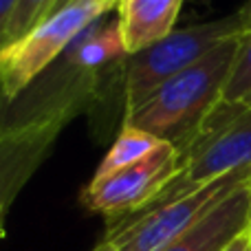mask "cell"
I'll list each match as a JSON object with an SVG mask.
<instances>
[{"label":"cell","instance_id":"1","mask_svg":"<svg viewBox=\"0 0 251 251\" xmlns=\"http://www.w3.org/2000/svg\"><path fill=\"white\" fill-rule=\"evenodd\" d=\"M128 57L119 16L88 26L20 95L0 100V130L69 124L101 100L108 73Z\"/></svg>","mask_w":251,"mask_h":251},{"label":"cell","instance_id":"2","mask_svg":"<svg viewBox=\"0 0 251 251\" xmlns=\"http://www.w3.org/2000/svg\"><path fill=\"white\" fill-rule=\"evenodd\" d=\"M240 40L243 33L216 44L203 60L174 75L150 100L126 115L122 126L146 130L185 152L199 137L205 119L223 101V91L234 69Z\"/></svg>","mask_w":251,"mask_h":251},{"label":"cell","instance_id":"3","mask_svg":"<svg viewBox=\"0 0 251 251\" xmlns=\"http://www.w3.org/2000/svg\"><path fill=\"white\" fill-rule=\"evenodd\" d=\"M238 33H245V26L240 13L236 11L221 20L174 29L168 38L128 55L122 66L124 117L150 100L174 75L203 60L216 44Z\"/></svg>","mask_w":251,"mask_h":251},{"label":"cell","instance_id":"4","mask_svg":"<svg viewBox=\"0 0 251 251\" xmlns=\"http://www.w3.org/2000/svg\"><path fill=\"white\" fill-rule=\"evenodd\" d=\"M122 0H69L35 29L0 51V100L20 95L88 26L119 9Z\"/></svg>","mask_w":251,"mask_h":251},{"label":"cell","instance_id":"5","mask_svg":"<svg viewBox=\"0 0 251 251\" xmlns=\"http://www.w3.org/2000/svg\"><path fill=\"white\" fill-rule=\"evenodd\" d=\"M251 183V168L229 172L178 199L110 221L104 240L117 251H163L234 192Z\"/></svg>","mask_w":251,"mask_h":251},{"label":"cell","instance_id":"6","mask_svg":"<svg viewBox=\"0 0 251 251\" xmlns=\"http://www.w3.org/2000/svg\"><path fill=\"white\" fill-rule=\"evenodd\" d=\"M243 168H251V108L221 101L205 119L199 137L183 152L181 174L146 209L170 203L214 178Z\"/></svg>","mask_w":251,"mask_h":251},{"label":"cell","instance_id":"7","mask_svg":"<svg viewBox=\"0 0 251 251\" xmlns=\"http://www.w3.org/2000/svg\"><path fill=\"white\" fill-rule=\"evenodd\" d=\"M183 152L165 141L152 154L108 176H93L82 194L91 212L104 214L106 223L150 207L156 196L181 174Z\"/></svg>","mask_w":251,"mask_h":251},{"label":"cell","instance_id":"8","mask_svg":"<svg viewBox=\"0 0 251 251\" xmlns=\"http://www.w3.org/2000/svg\"><path fill=\"white\" fill-rule=\"evenodd\" d=\"M64 124L0 130V221L7 218L20 190L49 156Z\"/></svg>","mask_w":251,"mask_h":251},{"label":"cell","instance_id":"9","mask_svg":"<svg viewBox=\"0 0 251 251\" xmlns=\"http://www.w3.org/2000/svg\"><path fill=\"white\" fill-rule=\"evenodd\" d=\"M251 221V183L225 199L163 251H225Z\"/></svg>","mask_w":251,"mask_h":251},{"label":"cell","instance_id":"10","mask_svg":"<svg viewBox=\"0 0 251 251\" xmlns=\"http://www.w3.org/2000/svg\"><path fill=\"white\" fill-rule=\"evenodd\" d=\"M181 4L183 0H122L117 13L128 55L168 38Z\"/></svg>","mask_w":251,"mask_h":251},{"label":"cell","instance_id":"11","mask_svg":"<svg viewBox=\"0 0 251 251\" xmlns=\"http://www.w3.org/2000/svg\"><path fill=\"white\" fill-rule=\"evenodd\" d=\"M163 143H165L163 139L154 137V134L146 132V130L122 126L113 148L106 152V156L100 163V168H97L95 176H108V174L119 172V170L146 159L148 154H152V152H154L156 148H161Z\"/></svg>","mask_w":251,"mask_h":251},{"label":"cell","instance_id":"12","mask_svg":"<svg viewBox=\"0 0 251 251\" xmlns=\"http://www.w3.org/2000/svg\"><path fill=\"white\" fill-rule=\"evenodd\" d=\"M251 95V31L243 33L234 69L223 91V104H243Z\"/></svg>","mask_w":251,"mask_h":251},{"label":"cell","instance_id":"13","mask_svg":"<svg viewBox=\"0 0 251 251\" xmlns=\"http://www.w3.org/2000/svg\"><path fill=\"white\" fill-rule=\"evenodd\" d=\"M16 4L18 0H0V51L7 44V29H9V22H11Z\"/></svg>","mask_w":251,"mask_h":251},{"label":"cell","instance_id":"14","mask_svg":"<svg viewBox=\"0 0 251 251\" xmlns=\"http://www.w3.org/2000/svg\"><path fill=\"white\" fill-rule=\"evenodd\" d=\"M225 251H251V234H249V229L243 231V234H240Z\"/></svg>","mask_w":251,"mask_h":251},{"label":"cell","instance_id":"15","mask_svg":"<svg viewBox=\"0 0 251 251\" xmlns=\"http://www.w3.org/2000/svg\"><path fill=\"white\" fill-rule=\"evenodd\" d=\"M238 13H240V18H243V26H245V33H247V31H251V0Z\"/></svg>","mask_w":251,"mask_h":251},{"label":"cell","instance_id":"16","mask_svg":"<svg viewBox=\"0 0 251 251\" xmlns=\"http://www.w3.org/2000/svg\"><path fill=\"white\" fill-rule=\"evenodd\" d=\"M93 251H117V249H115L113 245H108V243H106V240H101V243L97 245V247L93 249Z\"/></svg>","mask_w":251,"mask_h":251},{"label":"cell","instance_id":"17","mask_svg":"<svg viewBox=\"0 0 251 251\" xmlns=\"http://www.w3.org/2000/svg\"><path fill=\"white\" fill-rule=\"evenodd\" d=\"M4 236V221H0V238Z\"/></svg>","mask_w":251,"mask_h":251},{"label":"cell","instance_id":"18","mask_svg":"<svg viewBox=\"0 0 251 251\" xmlns=\"http://www.w3.org/2000/svg\"><path fill=\"white\" fill-rule=\"evenodd\" d=\"M243 106H247V108H251V95H249V97H247V100H245V101H243Z\"/></svg>","mask_w":251,"mask_h":251},{"label":"cell","instance_id":"19","mask_svg":"<svg viewBox=\"0 0 251 251\" xmlns=\"http://www.w3.org/2000/svg\"><path fill=\"white\" fill-rule=\"evenodd\" d=\"M66 2H69V0H60V4H57V9H62V7H64V4ZM57 9H55V11H57ZM55 11H53V13H55Z\"/></svg>","mask_w":251,"mask_h":251},{"label":"cell","instance_id":"20","mask_svg":"<svg viewBox=\"0 0 251 251\" xmlns=\"http://www.w3.org/2000/svg\"><path fill=\"white\" fill-rule=\"evenodd\" d=\"M249 231H251V221H249Z\"/></svg>","mask_w":251,"mask_h":251},{"label":"cell","instance_id":"21","mask_svg":"<svg viewBox=\"0 0 251 251\" xmlns=\"http://www.w3.org/2000/svg\"><path fill=\"white\" fill-rule=\"evenodd\" d=\"M249 234H251V231H249Z\"/></svg>","mask_w":251,"mask_h":251}]
</instances>
